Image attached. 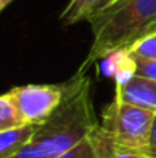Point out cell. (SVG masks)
Here are the masks:
<instances>
[{
    "mask_svg": "<svg viewBox=\"0 0 156 158\" xmlns=\"http://www.w3.org/2000/svg\"><path fill=\"white\" fill-rule=\"evenodd\" d=\"M155 115L152 110L126 103L115 97L104 109L101 124L113 135L121 148L142 154L150 138Z\"/></svg>",
    "mask_w": 156,
    "mask_h": 158,
    "instance_id": "cell-3",
    "label": "cell"
},
{
    "mask_svg": "<svg viewBox=\"0 0 156 158\" xmlns=\"http://www.w3.org/2000/svg\"><path fill=\"white\" fill-rule=\"evenodd\" d=\"M115 0H70L60 14V22L64 26H72L80 22H89L94 15L110 6Z\"/></svg>",
    "mask_w": 156,
    "mask_h": 158,
    "instance_id": "cell-6",
    "label": "cell"
},
{
    "mask_svg": "<svg viewBox=\"0 0 156 158\" xmlns=\"http://www.w3.org/2000/svg\"><path fill=\"white\" fill-rule=\"evenodd\" d=\"M9 158H49L37 144H34L32 141L29 144H26L23 149H20L18 152H15L14 155Z\"/></svg>",
    "mask_w": 156,
    "mask_h": 158,
    "instance_id": "cell-12",
    "label": "cell"
},
{
    "mask_svg": "<svg viewBox=\"0 0 156 158\" xmlns=\"http://www.w3.org/2000/svg\"><path fill=\"white\" fill-rule=\"evenodd\" d=\"M142 158H147V157H142Z\"/></svg>",
    "mask_w": 156,
    "mask_h": 158,
    "instance_id": "cell-16",
    "label": "cell"
},
{
    "mask_svg": "<svg viewBox=\"0 0 156 158\" xmlns=\"http://www.w3.org/2000/svg\"><path fill=\"white\" fill-rule=\"evenodd\" d=\"M23 118L31 124L45 123L63 98L61 85H25L9 91Z\"/></svg>",
    "mask_w": 156,
    "mask_h": 158,
    "instance_id": "cell-4",
    "label": "cell"
},
{
    "mask_svg": "<svg viewBox=\"0 0 156 158\" xmlns=\"http://www.w3.org/2000/svg\"><path fill=\"white\" fill-rule=\"evenodd\" d=\"M14 0H0V9H5L9 3H12Z\"/></svg>",
    "mask_w": 156,
    "mask_h": 158,
    "instance_id": "cell-15",
    "label": "cell"
},
{
    "mask_svg": "<svg viewBox=\"0 0 156 158\" xmlns=\"http://www.w3.org/2000/svg\"><path fill=\"white\" fill-rule=\"evenodd\" d=\"M142 155L147 158H156V115L153 120V126H152V132H150V138L149 143L142 152Z\"/></svg>",
    "mask_w": 156,
    "mask_h": 158,
    "instance_id": "cell-13",
    "label": "cell"
},
{
    "mask_svg": "<svg viewBox=\"0 0 156 158\" xmlns=\"http://www.w3.org/2000/svg\"><path fill=\"white\" fill-rule=\"evenodd\" d=\"M144 155L138 151L133 149H127V148H119L118 151H115L109 158H142Z\"/></svg>",
    "mask_w": 156,
    "mask_h": 158,
    "instance_id": "cell-14",
    "label": "cell"
},
{
    "mask_svg": "<svg viewBox=\"0 0 156 158\" xmlns=\"http://www.w3.org/2000/svg\"><path fill=\"white\" fill-rule=\"evenodd\" d=\"M132 58L135 63V74L156 80V60L138 58V57H132Z\"/></svg>",
    "mask_w": 156,
    "mask_h": 158,
    "instance_id": "cell-11",
    "label": "cell"
},
{
    "mask_svg": "<svg viewBox=\"0 0 156 158\" xmlns=\"http://www.w3.org/2000/svg\"><path fill=\"white\" fill-rule=\"evenodd\" d=\"M90 51L80 71L115 51H129L133 43L156 29V0H115L90 20Z\"/></svg>",
    "mask_w": 156,
    "mask_h": 158,
    "instance_id": "cell-2",
    "label": "cell"
},
{
    "mask_svg": "<svg viewBox=\"0 0 156 158\" xmlns=\"http://www.w3.org/2000/svg\"><path fill=\"white\" fill-rule=\"evenodd\" d=\"M52 158H98L97 157V152L90 143L89 138L83 140L81 143H78L75 148L60 154V155H55Z\"/></svg>",
    "mask_w": 156,
    "mask_h": 158,
    "instance_id": "cell-10",
    "label": "cell"
},
{
    "mask_svg": "<svg viewBox=\"0 0 156 158\" xmlns=\"http://www.w3.org/2000/svg\"><path fill=\"white\" fill-rule=\"evenodd\" d=\"M129 54L138 58L156 60V29L139 39L136 43H133L132 48L129 49Z\"/></svg>",
    "mask_w": 156,
    "mask_h": 158,
    "instance_id": "cell-9",
    "label": "cell"
},
{
    "mask_svg": "<svg viewBox=\"0 0 156 158\" xmlns=\"http://www.w3.org/2000/svg\"><path fill=\"white\" fill-rule=\"evenodd\" d=\"M97 124L89 77L78 69L72 78L63 83L60 105L45 123L37 126L32 143L52 158L89 138Z\"/></svg>",
    "mask_w": 156,
    "mask_h": 158,
    "instance_id": "cell-1",
    "label": "cell"
},
{
    "mask_svg": "<svg viewBox=\"0 0 156 158\" xmlns=\"http://www.w3.org/2000/svg\"><path fill=\"white\" fill-rule=\"evenodd\" d=\"M25 118L9 92L0 97V131L25 124Z\"/></svg>",
    "mask_w": 156,
    "mask_h": 158,
    "instance_id": "cell-8",
    "label": "cell"
},
{
    "mask_svg": "<svg viewBox=\"0 0 156 158\" xmlns=\"http://www.w3.org/2000/svg\"><path fill=\"white\" fill-rule=\"evenodd\" d=\"M37 126L38 124L25 123L17 127L0 131V158H9L29 144L34 140Z\"/></svg>",
    "mask_w": 156,
    "mask_h": 158,
    "instance_id": "cell-7",
    "label": "cell"
},
{
    "mask_svg": "<svg viewBox=\"0 0 156 158\" xmlns=\"http://www.w3.org/2000/svg\"><path fill=\"white\" fill-rule=\"evenodd\" d=\"M115 97L156 114V80L133 74L122 85H116Z\"/></svg>",
    "mask_w": 156,
    "mask_h": 158,
    "instance_id": "cell-5",
    "label": "cell"
}]
</instances>
